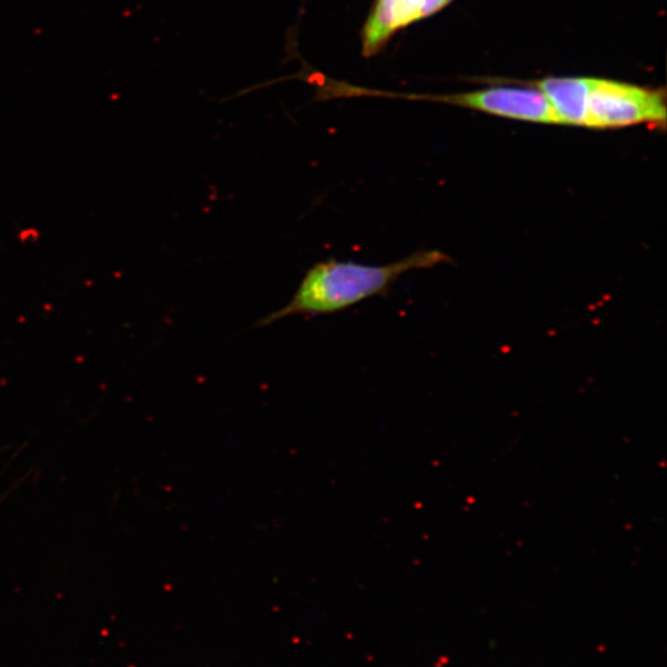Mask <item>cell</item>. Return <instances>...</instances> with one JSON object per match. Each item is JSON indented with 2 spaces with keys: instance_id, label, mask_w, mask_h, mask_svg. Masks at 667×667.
Here are the masks:
<instances>
[{
  "instance_id": "3",
  "label": "cell",
  "mask_w": 667,
  "mask_h": 667,
  "mask_svg": "<svg viewBox=\"0 0 667 667\" xmlns=\"http://www.w3.org/2000/svg\"><path fill=\"white\" fill-rule=\"evenodd\" d=\"M441 103L539 125H560L547 97L538 88L495 87L460 94L431 97Z\"/></svg>"
},
{
  "instance_id": "1",
  "label": "cell",
  "mask_w": 667,
  "mask_h": 667,
  "mask_svg": "<svg viewBox=\"0 0 667 667\" xmlns=\"http://www.w3.org/2000/svg\"><path fill=\"white\" fill-rule=\"evenodd\" d=\"M449 261L437 250L417 251L388 265H365L354 261H321L307 271L289 302L256 322L263 328L295 316H327L339 313L365 300L385 296L404 275L432 269Z\"/></svg>"
},
{
  "instance_id": "5",
  "label": "cell",
  "mask_w": 667,
  "mask_h": 667,
  "mask_svg": "<svg viewBox=\"0 0 667 667\" xmlns=\"http://www.w3.org/2000/svg\"><path fill=\"white\" fill-rule=\"evenodd\" d=\"M536 88L547 97L560 125L585 127L589 78H545Z\"/></svg>"
},
{
  "instance_id": "4",
  "label": "cell",
  "mask_w": 667,
  "mask_h": 667,
  "mask_svg": "<svg viewBox=\"0 0 667 667\" xmlns=\"http://www.w3.org/2000/svg\"><path fill=\"white\" fill-rule=\"evenodd\" d=\"M426 0H375L361 30L364 58L380 53L396 33L425 20Z\"/></svg>"
},
{
  "instance_id": "6",
  "label": "cell",
  "mask_w": 667,
  "mask_h": 667,
  "mask_svg": "<svg viewBox=\"0 0 667 667\" xmlns=\"http://www.w3.org/2000/svg\"><path fill=\"white\" fill-rule=\"evenodd\" d=\"M454 0H426L425 19L439 13L440 10L451 4Z\"/></svg>"
},
{
  "instance_id": "2",
  "label": "cell",
  "mask_w": 667,
  "mask_h": 667,
  "mask_svg": "<svg viewBox=\"0 0 667 667\" xmlns=\"http://www.w3.org/2000/svg\"><path fill=\"white\" fill-rule=\"evenodd\" d=\"M666 109L663 89L589 78L584 128L606 130L648 125L664 129Z\"/></svg>"
}]
</instances>
